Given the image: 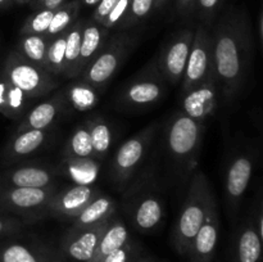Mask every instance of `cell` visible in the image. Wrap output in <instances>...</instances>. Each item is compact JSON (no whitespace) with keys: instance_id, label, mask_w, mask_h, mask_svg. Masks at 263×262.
<instances>
[{"instance_id":"cell-47","label":"cell","mask_w":263,"mask_h":262,"mask_svg":"<svg viewBox=\"0 0 263 262\" xmlns=\"http://www.w3.org/2000/svg\"><path fill=\"white\" fill-rule=\"evenodd\" d=\"M13 4H31L33 0H12Z\"/></svg>"},{"instance_id":"cell-34","label":"cell","mask_w":263,"mask_h":262,"mask_svg":"<svg viewBox=\"0 0 263 262\" xmlns=\"http://www.w3.org/2000/svg\"><path fill=\"white\" fill-rule=\"evenodd\" d=\"M156 9V0H131L130 8L120 25V30H127L145 20Z\"/></svg>"},{"instance_id":"cell-35","label":"cell","mask_w":263,"mask_h":262,"mask_svg":"<svg viewBox=\"0 0 263 262\" xmlns=\"http://www.w3.org/2000/svg\"><path fill=\"white\" fill-rule=\"evenodd\" d=\"M222 4L223 0H197L194 14L199 20V23L211 28Z\"/></svg>"},{"instance_id":"cell-40","label":"cell","mask_w":263,"mask_h":262,"mask_svg":"<svg viewBox=\"0 0 263 262\" xmlns=\"http://www.w3.org/2000/svg\"><path fill=\"white\" fill-rule=\"evenodd\" d=\"M69 2V0H33V3H31L30 7L33 10L39 9H57L61 5H63L64 3Z\"/></svg>"},{"instance_id":"cell-13","label":"cell","mask_w":263,"mask_h":262,"mask_svg":"<svg viewBox=\"0 0 263 262\" xmlns=\"http://www.w3.org/2000/svg\"><path fill=\"white\" fill-rule=\"evenodd\" d=\"M254 158L251 153H239L229 163L225 176V195L228 207L235 213L251 184Z\"/></svg>"},{"instance_id":"cell-45","label":"cell","mask_w":263,"mask_h":262,"mask_svg":"<svg viewBox=\"0 0 263 262\" xmlns=\"http://www.w3.org/2000/svg\"><path fill=\"white\" fill-rule=\"evenodd\" d=\"M80 2H81V4L86 5V7H97L100 0H80Z\"/></svg>"},{"instance_id":"cell-30","label":"cell","mask_w":263,"mask_h":262,"mask_svg":"<svg viewBox=\"0 0 263 262\" xmlns=\"http://www.w3.org/2000/svg\"><path fill=\"white\" fill-rule=\"evenodd\" d=\"M49 43L50 39L45 35H21L14 50L27 61L45 68Z\"/></svg>"},{"instance_id":"cell-29","label":"cell","mask_w":263,"mask_h":262,"mask_svg":"<svg viewBox=\"0 0 263 262\" xmlns=\"http://www.w3.org/2000/svg\"><path fill=\"white\" fill-rule=\"evenodd\" d=\"M85 123L91 139L94 159H103L113 143L112 127L103 117H91Z\"/></svg>"},{"instance_id":"cell-21","label":"cell","mask_w":263,"mask_h":262,"mask_svg":"<svg viewBox=\"0 0 263 262\" xmlns=\"http://www.w3.org/2000/svg\"><path fill=\"white\" fill-rule=\"evenodd\" d=\"M108 38H109V30H107L104 26L95 22L91 18L84 21L81 45H80L79 66H77L79 77L81 74V72L85 69V67L102 50V48L104 46Z\"/></svg>"},{"instance_id":"cell-11","label":"cell","mask_w":263,"mask_h":262,"mask_svg":"<svg viewBox=\"0 0 263 262\" xmlns=\"http://www.w3.org/2000/svg\"><path fill=\"white\" fill-rule=\"evenodd\" d=\"M195 28H181L175 32L154 57L157 67L170 85H179L192 49Z\"/></svg>"},{"instance_id":"cell-38","label":"cell","mask_w":263,"mask_h":262,"mask_svg":"<svg viewBox=\"0 0 263 262\" xmlns=\"http://www.w3.org/2000/svg\"><path fill=\"white\" fill-rule=\"evenodd\" d=\"M134 254V248L133 244L130 241L122 246L121 248H118L117 251L112 252L109 256L105 257V259L103 262H131Z\"/></svg>"},{"instance_id":"cell-43","label":"cell","mask_w":263,"mask_h":262,"mask_svg":"<svg viewBox=\"0 0 263 262\" xmlns=\"http://www.w3.org/2000/svg\"><path fill=\"white\" fill-rule=\"evenodd\" d=\"M259 39H261V45L263 49V8L261 12V17H259Z\"/></svg>"},{"instance_id":"cell-36","label":"cell","mask_w":263,"mask_h":262,"mask_svg":"<svg viewBox=\"0 0 263 262\" xmlns=\"http://www.w3.org/2000/svg\"><path fill=\"white\" fill-rule=\"evenodd\" d=\"M30 225L28 221L10 213H0V238L14 235Z\"/></svg>"},{"instance_id":"cell-44","label":"cell","mask_w":263,"mask_h":262,"mask_svg":"<svg viewBox=\"0 0 263 262\" xmlns=\"http://www.w3.org/2000/svg\"><path fill=\"white\" fill-rule=\"evenodd\" d=\"M12 5H13L12 0H0V10L8 9V8H10Z\"/></svg>"},{"instance_id":"cell-17","label":"cell","mask_w":263,"mask_h":262,"mask_svg":"<svg viewBox=\"0 0 263 262\" xmlns=\"http://www.w3.org/2000/svg\"><path fill=\"white\" fill-rule=\"evenodd\" d=\"M57 172L40 164H22L0 174V186L45 188L55 184Z\"/></svg>"},{"instance_id":"cell-10","label":"cell","mask_w":263,"mask_h":262,"mask_svg":"<svg viewBox=\"0 0 263 262\" xmlns=\"http://www.w3.org/2000/svg\"><path fill=\"white\" fill-rule=\"evenodd\" d=\"M212 79H215L212 32H211L210 27L199 23L195 27L189 58H187L186 67H185L184 76L180 82L181 91H189Z\"/></svg>"},{"instance_id":"cell-23","label":"cell","mask_w":263,"mask_h":262,"mask_svg":"<svg viewBox=\"0 0 263 262\" xmlns=\"http://www.w3.org/2000/svg\"><path fill=\"white\" fill-rule=\"evenodd\" d=\"M50 251L33 244L9 241L0 246V262H57Z\"/></svg>"},{"instance_id":"cell-22","label":"cell","mask_w":263,"mask_h":262,"mask_svg":"<svg viewBox=\"0 0 263 262\" xmlns=\"http://www.w3.org/2000/svg\"><path fill=\"white\" fill-rule=\"evenodd\" d=\"M116 212V202L110 197L104 194H99L95 197L84 210L80 212L77 217L72 220V230L77 229L90 228V226L99 225L109 220Z\"/></svg>"},{"instance_id":"cell-31","label":"cell","mask_w":263,"mask_h":262,"mask_svg":"<svg viewBox=\"0 0 263 262\" xmlns=\"http://www.w3.org/2000/svg\"><path fill=\"white\" fill-rule=\"evenodd\" d=\"M81 5L82 4L80 0H69V2L64 3L59 8H57L54 10L50 26H49V28L45 32L46 38L51 39L68 30L79 20Z\"/></svg>"},{"instance_id":"cell-3","label":"cell","mask_w":263,"mask_h":262,"mask_svg":"<svg viewBox=\"0 0 263 262\" xmlns=\"http://www.w3.org/2000/svg\"><path fill=\"white\" fill-rule=\"evenodd\" d=\"M204 130V123L193 120L181 110L175 113L167 122V153L182 174H189L195 170Z\"/></svg>"},{"instance_id":"cell-24","label":"cell","mask_w":263,"mask_h":262,"mask_svg":"<svg viewBox=\"0 0 263 262\" xmlns=\"http://www.w3.org/2000/svg\"><path fill=\"white\" fill-rule=\"evenodd\" d=\"M263 246L256 222L249 220L241 226L235 244V262H261Z\"/></svg>"},{"instance_id":"cell-12","label":"cell","mask_w":263,"mask_h":262,"mask_svg":"<svg viewBox=\"0 0 263 262\" xmlns=\"http://www.w3.org/2000/svg\"><path fill=\"white\" fill-rule=\"evenodd\" d=\"M99 194V190L89 184H77L66 189H58L49 202L45 218L55 217L59 220L72 221Z\"/></svg>"},{"instance_id":"cell-7","label":"cell","mask_w":263,"mask_h":262,"mask_svg":"<svg viewBox=\"0 0 263 262\" xmlns=\"http://www.w3.org/2000/svg\"><path fill=\"white\" fill-rule=\"evenodd\" d=\"M158 123H152L125 141L116 152L110 164V177L118 189H125L145 159L154 140Z\"/></svg>"},{"instance_id":"cell-46","label":"cell","mask_w":263,"mask_h":262,"mask_svg":"<svg viewBox=\"0 0 263 262\" xmlns=\"http://www.w3.org/2000/svg\"><path fill=\"white\" fill-rule=\"evenodd\" d=\"M167 2H168V0H156V9H161V8H163Z\"/></svg>"},{"instance_id":"cell-18","label":"cell","mask_w":263,"mask_h":262,"mask_svg":"<svg viewBox=\"0 0 263 262\" xmlns=\"http://www.w3.org/2000/svg\"><path fill=\"white\" fill-rule=\"evenodd\" d=\"M64 108H66V102H64L63 92H55L48 99L36 103L20 121L17 131L28 130V128L50 130Z\"/></svg>"},{"instance_id":"cell-41","label":"cell","mask_w":263,"mask_h":262,"mask_svg":"<svg viewBox=\"0 0 263 262\" xmlns=\"http://www.w3.org/2000/svg\"><path fill=\"white\" fill-rule=\"evenodd\" d=\"M195 4H197V0H176L177 13L182 17L194 14Z\"/></svg>"},{"instance_id":"cell-4","label":"cell","mask_w":263,"mask_h":262,"mask_svg":"<svg viewBox=\"0 0 263 262\" xmlns=\"http://www.w3.org/2000/svg\"><path fill=\"white\" fill-rule=\"evenodd\" d=\"M168 82L157 67L154 58L131 77L116 97V107L126 112H140L162 102Z\"/></svg>"},{"instance_id":"cell-14","label":"cell","mask_w":263,"mask_h":262,"mask_svg":"<svg viewBox=\"0 0 263 262\" xmlns=\"http://www.w3.org/2000/svg\"><path fill=\"white\" fill-rule=\"evenodd\" d=\"M182 94L184 98L181 102V112L190 118L205 123L211 116L215 115L220 99V92L215 79L208 80Z\"/></svg>"},{"instance_id":"cell-1","label":"cell","mask_w":263,"mask_h":262,"mask_svg":"<svg viewBox=\"0 0 263 262\" xmlns=\"http://www.w3.org/2000/svg\"><path fill=\"white\" fill-rule=\"evenodd\" d=\"M213 69L220 98L231 104L246 85L251 71L253 41L246 12L226 10L211 27Z\"/></svg>"},{"instance_id":"cell-33","label":"cell","mask_w":263,"mask_h":262,"mask_svg":"<svg viewBox=\"0 0 263 262\" xmlns=\"http://www.w3.org/2000/svg\"><path fill=\"white\" fill-rule=\"evenodd\" d=\"M55 10V9H54ZM53 9L33 10L32 14L28 15L21 27V35H45L49 28L51 18L54 14Z\"/></svg>"},{"instance_id":"cell-6","label":"cell","mask_w":263,"mask_h":262,"mask_svg":"<svg viewBox=\"0 0 263 262\" xmlns=\"http://www.w3.org/2000/svg\"><path fill=\"white\" fill-rule=\"evenodd\" d=\"M133 49V38L127 32L113 33L105 41L98 55L85 67L79 79L102 91L127 58Z\"/></svg>"},{"instance_id":"cell-8","label":"cell","mask_w":263,"mask_h":262,"mask_svg":"<svg viewBox=\"0 0 263 262\" xmlns=\"http://www.w3.org/2000/svg\"><path fill=\"white\" fill-rule=\"evenodd\" d=\"M57 192V184L45 188L0 186V208L33 223L45 218L49 202Z\"/></svg>"},{"instance_id":"cell-28","label":"cell","mask_w":263,"mask_h":262,"mask_svg":"<svg viewBox=\"0 0 263 262\" xmlns=\"http://www.w3.org/2000/svg\"><path fill=\"white\" fill-rule=\"evenodd\" d=\"M85 20H77L71 27L67 30L66 55H64V69L63 74L66 79L74 80L79 77L77 66L80 58V45H81L82 28Z\"/></svg>"},{"instance_id":"cell-15","label":"cell","mask_w":263,"mask_h":262,"mask_svg":"<svg viewBox=\"0 0 263 262\" xmlns=\"http://www.w3.org/2000/svg\"><path fill=\"white\" fill-rule=\"evenodd\" d=\"M110 218L105 222L90 226V228L77 229V230L69 229L63 240L64 253L76 262H89L94 256L95 249H97L100 238L107 229Z\"/></svg>"},{"instance_id":"cell-2","label":"cell","mask_w":263,"mask_h":262,"mask_svg":"<svg viewBox=\"0 0 263 262\" xmlns=\"http://www.w3.org/2000/svg\"><path fill=\"white\" fill-rule=\"evenodd\" d=\"M193 172L186 198L172 233V243L180 254H187L193 239L216 202L207 176L199 170Z\"/></svg>"},{"instance_id":"cell-27","label":"cell","mask_w":263,"mask_h":262,"mask_svg":"<svg viewBox=\"0 0 263 262\" xmlns=\"http://www.w3.org/2000/svg\"><path fill=\"white\" fill-rule=\"evenodd\" d=\"M64 158L68 162H87L94 159L91 139L86 123L79 125L64 146Z\"/></svg>"},{"instance_id":"cell-39","label":"cell","mask_w":263,"mask_h":262,"mask_svg":"<svg viewBox=\"0 0 263 262\" xmlns=\"http://www.w3.org/2000/svg\"><path fill=\"white\" fill-rule=\"evenodd\" d=\"M118 0H100L99 4L95 7L94 13H92L91 20H94L95 22L103 25V22L105 21V18L108 17V14L110 13V10L115 8V5L117 4Z\"/></svg>"},{"instance_id":"cell-42","label":"cell","mask_w":263,"mask_h":262,"mask_svg":"<svg viewBox=\"0 0 263 262\" xmlns=\"http://www.w3.org/2000/svg\"><path fill=\"white\" fill-rule=\"evenodd\" d=\"M257 226V230H258L259 238H261L262 246H263V198L259 203V208H258V216H257V220L254 221Z\"/></svg>"},{"instance_id":"cell-32","label":"cell","mask_w":263,"mask_h":262,"mask_svg":"<svg viewBox=\"0 0 263 262\" xmlns=\"http://www.w3.org/2000/svg\"><path fill=\"white\" fill-rule=\"evenodd\" d=\"M67 31L50 39L48 53H46L45 69L54 77L63 74L64 55H66Z\"/></svg>"},{"instance_id":"cell-49","label":"cell","mask_w":263,"mask_h":262,"mask_svg":"<svg viewBox=\"0 0 263 262\" xmlns=\"http://www.w3.org/2000/svg\"><path fill=\"white\" fill-rule=\"evenodd\" d=\"M57 262H61V261H59V259H58V261H57Z\"/></svg>"},{"instance_id":"cell-48","label":"cell","mask_w":263,"mask_h":262,"mask_svg":"<svg viewBox=\"0 0 263 262\" xmlns=\"http://www.w3.org/2000/svg\"><path fill=\"white\" fill-rule=\"evenodd\" d=\"M138 262H149V261H146V259H139Z\"/></svg>"},{"instance_id":"cell-5","label":"cell","mask_w":263,"mask_h":262,"mask_svg":"<svg viewBox=\"0 0 263 262\" xmlns=\"http://www.w3.org/2000/svg\"><path fill=\"white\" fill-rule=\"evenodd\" d=\"M0 72L15 87L32 99L48 97L58 87L57 77L44 67L27 61L18 51L12 50L0 67Z\"/></svg>"},{"instance_id":"cell-37","label":"cell","mask_w":263,"mask_h":262,"mask_svg":"<svg viewBox=\"0 0 263 262\" xmlns=\"http://www.w3.org/2000/svg\"><path fill=\"white\" fill-rule=\"evenodd\" d=\"M130 4H131V0H118L117 4L115 5V8L110 10L108 17L105 18V21L103 22V26L109 31L113 30V28L120 27L123 18L126 17V14H127Z\"/></svg>"},{"instance_id":"cell-16","label":"cell","mask_w":263,"mask_h":262,"mask_svg":"<svg viewBox=\"0 0 263 262\" xmlns=\"http://www.w3.org/2000/svg\"><path fill=\"white\" fill-rule=\"evenodd\" d=\"M220 233V217L216 202L211 207L204 222L198 230L197 235L190 244L187 256L192 262H212L217 248Z\"/></svg>"},{"instance_id":"cell-9","label":"cell","mask_w":263,"mask_h":262,"mask_svg":"<svg viewBox=\"0 0 263 262\" xmlns=\"http://www.w3.org/2000/svg\"><path fill=\"white\" fill-rule=\"evenodd\" d=\"M125 210L134 228L140 233H152L164 217V203L151 182L139 181L126 194Z\"/></svg>"},{"instance_id":"cell-25","label":"cell","mask_w":263,"mask_h":262,"mask_svg":"<svg viewBox=\"0 0 263 262\" xmlns=\"http://www.w3.org/2000/svg\"><path fill=\"white\" fill-rule=\"evenodd\" d=\"M128 241V230L125 222L121 218L113 216L108 223L107 229L100 238L99 244L95 249L94 256L89 262H103L105 257L109 256L112 252L117 251Z\"/></svg>"},{"instance_id":"cell-20","label":"cell","mask_w":263,"mask_h":262,"mask_svg":"<svg viewBox=\"0 0 263 262\" xmlns=\"http://www.w3.org/2000/svg\"><path fill=\"white\" fill-rule=\"evenodd\" d=\"M36 102L10 84L0 72V115L12 121H21Z\"/></svg>"},{"instance_id":"cell-19","label":"cell","mask_w":263,"mask_h":262,"mask_svg":"<svg viewBox=\"0 0 263 262\" xmlns=\"http://www.w3.org/2000/svg\"><path fill=\"white\" fill-rule=\"evenodd\" d=\"M49 138V130H35L28 128L23 131H15L9 139L7 145L2 152V157L5 163L21 161L35 154L43 148Z\"/></svg>"},{"instance_id":"cell-26","label":"cell","mask_w":263,"mask_h":262,"mask_svg":"<svg viewBox=\"0 0 263 262\" xmlns=\"http://www.w3.org/2000/svg\"><path fill=\"white\" fill-rule=\"evenodd\" d=\"M64 102L76 112H87L91 110L99 102L100 90L92 85L74 79L68 86L64 89Z\"/></svg>"}]
</instances>
